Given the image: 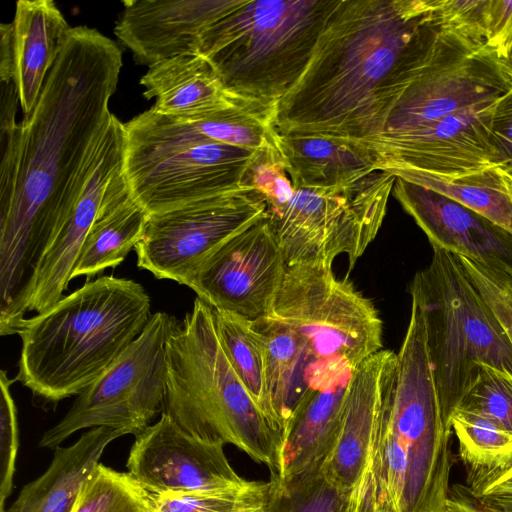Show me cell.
Returning <instances> with one entry per match:
<instances>
[{"mask_svg": "<svg viewBox=\"0 0 512 512\" xmlns=\"http://www.w3.org/2000/svg\"><path fill=\"white\" fill-rule=\"evenodd\" d=\"M496 101L450 114L422 130L357 144L374 153L378 170L394 176L418 172L455 177L496 167L490 133Z\"/></svg>", "mask_w": 512, "mask_h": 512, "instance_id": "9a60e30c", "label": "cell"}, {"mask_svg": "<svg viewBox=\"0 0 512 512\" xmlns=\"http://www.w3.org/2000/svg\"><path fill=\"white\" fill-rule=\"evenodd\" d=\"M339 0H242L201 35L206 58L231 93L277 105L304 72Z\"/></svg>", "mask_w": 512, "mask_h": 512, "instance_id": "8992f818", "label": "cell"}, {"mask_svg": "<svg viewBox=\"0 0 512 512\" xmlns=\"http://www.w3.org/2000/svg\"><path fill=\"white\" fill-rule=\"evenodd\" d=\"M213 313L216 332L228 361L255 402L281 433L269 397L264 344L252 328V320L222 310L213 309Z\"/></svg>", "mask_w": 512, "mask_h": 512, "instance_id": "f1b7e54d", "label": "cell"}, {"mask_svg": "<svg viewBox=\"0 0 512 512\" xmlns=\"http://www.w3.org/2000/svg\"><path fill=\"white\" fill-rule=\"evenodd\" d=\"M478 503L498 512H512V496H496L478 500Z\"/></svg>", "mask_w": 512, "mask_h": 512, "instance_id": "ee69618b", "label": "cell"}, {"mask_svg": "<svg viewBox=\"0 0 512 512\" xmlns=\"http://www.w3.org/2000/svg\"><path fill=\"white\" fill-rule=\"evenodd\" d=\"M140 84L146 99L155 98L154 111L180 120L255 102L228 91L210 62L198 53L149 66Z\"/></svg>", "mask_w": 512, "mask_h": 512, "instance_id": "44dd1931", "label": "cell"}, {"mask_svg": "<svg viewBox=\"0 0 512 512\" xmlns=\"http://www.w3.org/2000/svg\"><path fill=\"white\" fill-rule=\"evenodd\" d=\"M395 177L434 190L512 233V195L499 167L455 177L418 172H399Z\"/></svg>", "mask_w": 512, "mask_h": 512, "instance_id": "83f0119b", "label": "cell"}, {"mask_svg": "<svg viewBox=\"0 0 512 512\" xmlns=\"http://www.w3.org/2000/svg\"><path fill=\"white\" fill-rule=\"evenodd\" d=\"M241 187L259 192L266 201L267 209L285 204L295 191L287 162L277 150H263L255 154L242 178Z\"/></svg>", "mask_w": 512, "mask_h": 512, "instance_id": "d590c367", "label": "cell"}, {"mask_svg": "<svg viewBox=\"0 0 512 512\" xmlns=\"http://www.w3.org/2000/svg\"><path fill=\"white\" fill-rule=\"evenodd\" d=\"M395 180L375 170L343 186L295 189L285 204L267 209L287 266L332 267L346 254L352 268L382 225Z\"/></svg>", "mask_w": 512, "mask_h": 512, "instance_id": "30bf717a", "label": "cell"}, {"mask_svg": "<svg viewBox=\"0 0 512 512\" xmlns=\"http://www.w3.org/2000/svg\"><path fill=\"white\" fill-rule=\"evenodd\" d=\"M124 153V123L111 114L96 144L86 182L45 248L22 296L18 328L28 312L41 313L63 297L105 191L114 175L123 169Z\"/></svg>", "mask_w": 512, "mask_h": 512, "instance_id": "2e32d148", "label": "cell"}, {"mask_svg": "<svg viewBox=\"0 0 512 512\" xmlns=\"http://www.w3.org/2000/svg\"><path fill=\"white\" fill-rule=\"evenodd\" d=\"M348 383L312 390L301 401L283 434L278 475L289 476L325 461L340 430Z\"/></svg>", "mask_w": 512, "mask_h": 512, "instance_id": "4316f807", "label": "cell"}, {"mask_svg": "<svg viewBox=\"0 0 512 512\" xmlns=\"http://www.w3.org/2000/svg\"><path fill=\"white\" fill-rule=\"evenodd\" d=\"M269 316L302 340L316 365L318 390L348 383L383 348V322L373 302L332 267L287 266Z\"/></svg>", "mask_w": 512, "mask_h": 512, "instance_id": "9c48e42d", "label": "cell"}, {"mask_svg": "<svg viewBox=\"0 0 512 512\" xmlns=\"http://www.w3.org/2000/svg\"><path fill=\"white\" fill-rule=\"evenodd\" d=\"M6 371L0 375V512H5V500L11 493L18 451V424L16 404Z\"/></svg>", "mask_w": 512, "mask_h": 512, "instance_id": "74e56055", "label": "cell"}, {"mask_svg": "<svg viewBox=\"0 0 512 512\" xmlns=\"http://www.w3.org/2000/svg\"><path fill=\"white\" fill-rule=\"evenodd\" d=\"M178 323L173 315L154 313L126 351L43 434L40 447L56 449L82 429L111 427L136 436L151 425L163 413L166 342Z\"/></svg>", "mask_w": 512, "mask_h": 512, "instance_id": "8fae6325", "label": "cell"}, {"mask_svg": "<svg viewBox=\"0 0 512 512\" xmlns=\"http://www.w3.org/2000/svg\"><path fill=\"white\" fill-rule=\"evenodd\" d=\"M242 0H125L114 27L137 63L148 67L198 53L202 33Z\"/></svg>", "mask_w": 512, "mask_h": 512, "instance_id": "ac0fdd59", "label": "cell"}, {"mask_svg": "<svg viewBox=\"0 0 512 512\" xmlns=\"http://www.w3.org/2000/svg\"><path fill=\"white\" fill-rule=\"evenodd\" d=\"M251 324L264 344L271 407L283 438L298 405L318 390L316 365L302 340L280 320L266 316Z\"/></svg>", "mask_w": 512, "mask_h": 512, "instance_id": "d4e9b609", "label": "cell"}, {"mask_svg": "<svg viewBox=\"0 0 512 512\" xmlns=\"http://www.w3.org/2000/svg\"><path fill=\"white\" fill-rule=\"evenodd\" d=\"M12 23L13 82L24 115L35 107L71 26L52 0H20Z\"/></svg>", "mask_w": 512, "mask_h": 512, "instance_id": "7402d4cb", "label": "cell"}, {"mask_svg": "<svg viewBox=\"0 0 512 512\" xmlns=\"http://www.w3.org/2000/svg\"><path fill=\"white\" fill-rule=\"evenodd\" d=\"M144 287L106 275L24 318L15 381L57 403L81 394L126 351L152 317Z\"/></svg>", "mask_w": 512, "mask_h": 512, "instance_id": "277c9868", "label": "cell"}, {"mask_svg": "<svg viewBox=\"0 0 512 512\" xmlns=\"http://www.w3.org/2000/svg\"><path fill=\"white\" fill-rule=\"evenodd\" d=\"M225 444L198 439L162 413L135 436L127 468L152 495L216 492L238 489L251 481L237 474Z\"/></svg>", "mask_w": 512, "mask_h": 512, "instance_id": "e0dca14e", "label": "cell"}, {"mask_svg": "<svg viewBox=\"0 0 512 512\" xmlns=\"http://www.w3.org/2000/svg\"><path fill=\"white\" fill-rule=\"evenodd\" d=\"M12 23L0 25V82L13 81Z\"/></svg>", "mask_w": 512, "mask_h": 512, "instance_id": "60d3db41", "label": "cell"}, {"mask_svg": "<svg viewBox=\"0 0 512 512\" xmlns=\"http://www.w3.org/2000/svg\"><path fill=\"white\" fill-rule=\"evenodd\" d=\"M127 435L121 429H88L70 446H58L47 470L26 484L5 512H71L106 447Z\"/></svg>", "mask_w": 512, "mask_h": 512, "instance_id": "603a6c76", "label": "cell"}, {"mask_svg": "<svg viewBox=\"0 0 512 512\" xmlns=\"http://www.w3.org/2000/svg\"><path fill=\"white\" fill-rule=\"evenodd\" d=\"M511 88L512 77L493 50L443 30L431 61L395 103L374 138L422 130L450 114L494 102Z\"/></svg>", "mask_w": 512, "mask_h": 512, "instance_id": "7c38bea8", "label": "cell"}, {"mask_svg": "<svg viewBox=\"0 0 512 512\" xmlns=\"http://www.w3.org/2000/svg\"><path fill=\"white\" fill-rule=\"evenodd\" d=\"M444 30L485 46L490 0H431Z\"/></svg>", "mask_w": 512, "mask_h": 512, "instance_id": "8d00e7d4", "label": "cell"}, {"mask_svg": "<svg viewBox=\"0 0 512 512\" xmlns=\"http://www.w3.org/2000/svg\"><path fill=\"white\" fill-rule=\"evenodd\" d=\"M398 356L396 386L386 400L353 512H445L451 450L442 418L425 326L418 306Z\"/></svg>", "mask_w": 512, "mask_h": 512, "instance_id": "3957f363", "label": "cell"}, {"mask_svg": "<svg viewBox=\"0 0 512 512\" xmlns=\"http://www.w3.org/2000/svg\"><path fill=\"white\" fill-rule=\"evenodd\" d=\"M456 409L481 415L512 434V375L488 365L480 366Z\"/></svg>", "mask_w": 512, "mask_h": 512, "instance_id": "836d02e7", "label": "cell"}, {"mask_svg": "<svg viewBox=\"0 0 512 512\" xmlns=\"http://www.w3.org/2000/svg\"><path fill=\"white\" fill-rule=\"evenodd\" d=\"M393 196L433 248L512 270V233L426 187L396 177Z\"/></svg>", "mask_w": 512, "mask_h": 512, "instance_id": "ffe728a7", "label": "cell"}, {"mask_svg": "<svg viewBox=\"0 0 512 512\" xmlns=\"http://www.w3.org/2000/svg\"><path fill=\"white\" fill-rule=\"evenodd\" d=\"M163 413L190 435L233 444L280 473L282 435L234 371L213 309L198 297L166 342Z\"/></svg>", "mask_w": 512, "mask_h": 512, "instance_id": "5b68a950", "label": "cell"}, {"mask_svg": "<svg viewBox=\"0 0 512 512\" xmlns=\"http://www.w3.org/2000/svg\"><path fill=\"white\" fill-rule=\"evenodd\" d=\"M266 212L264 197L243 187L151 214L134 248L137 266L185 285L206 256Z\"/></svg>", "mask_w": 512, "mask_h": 512, "instance_id": "4fadbf2b", "label": "cell"}, {"mask_svg": "<svg viewBox=\"0 0 512 512\" xmlns=\"http://www.w3.org/2000/svg\"><path fill=\"white\" fill-rule=\"evenodd\" d=\"M124 174L149 215L239 190L258 151L206 137L152 108L124 123Z\"/></svg>", "mask_w": 512, "mask_h": 512, "instance_id": "ba28073f", "label": "cell"}, {"mask_svg": "<svg viewBox=\"0 0 512 512\" xmlns=\"http://www.w3.org/2000/svg\"><path fill=\"white\" fill-rule=\"evenodd\" d=\"M445 512H498L480 503L475 504L464 497H449Z\"/></svg>", "mask_w": 512, "mask_h": 512, "instance_id": "b9f144b4", "label": "cell"}, {"mask_svg": "<svg viewBox=\"0 0 512 512\" xmlns=\"http://www.w3.org/2000/svg\"><path fill=\"white\" fill-rule=\"evenodd\" d=\"M503 172H504V174L506 176V179L508 181L509 188H510L511 195H512V167L509 168V169L503 170Z\"/></svg>", "mask_w": 512, "mask_h": 512, "instance_id": "f6af8a7d", "label": "cell"}, {"mask_svg": "<svg viewBox=\"0 0 512 512\" xmlns=\"http://www.w3.org/2000/svg\"><path fill=\"white\" fill-rule=\"evenodd\" d=\"M450 428L458 439L467 478L497 469L512 457V434L481 415L456 409Z\"/></svg>", "mask_w": 512, "mask_h": 512, "instance_id": "4dcf8cb0", "label": "cell"}, {"mask_svg": "<svg viewBox=\"0 0 512 512\" xmlns=\"http://www.w3.org/2000/svg\"><path fill=\"white\" fill-rule=\"evenodd\" d=\"M149 218L134 198L124 169L111 179L96 218L78 254L72 279L91 278L122 263L141 241Z\"/></svg>", "mask_w": 512, "mask_h": 512, "instance_id": "cb8c5ba5", "label": "cell"}, {"mask_svg": "<svg viewBox=\"0 0 512 512\" xmlns=\"http://www.w3.org/2000/svg\"><path fill=\"white\" fill-rule=\"evenodd\" d=\"M352 493L327 478L323 463L284 477L271 473L263 512H352Z\"/></svg>", "mask_w": 512, "mask_h": 512, "instance_id": "f546056e", "label": "cell"}, {"mask_svg": "<svg viewBox=\"0 0 512 512\" xmlns=\"http://www.w3.org/2000/svg\"><path fill=\"white\" fill-rule=\"evenodd\" d=\"M264 506H265V504L263 506L255 509V510L250 511V512H263L264 511Z\"/></svg>", "mask_w": 512, "mask_h": 512, "instance_id": "bcb514c9", "label": "cell"}, {"mask_svg": "<svg viewBox=\"0 0 512 512\" xmlns=\"http://www.w3.org/2000/svg\"><path fill=\"white\" fill-rule=\"evenodd\" d=\"M280 136L294 189L343 186L378 170L374 153L362 144L319 136Z\"/></svg>", "mask_w": 512, "mask_h": 512, "instance_id": "484cf974", "label": "cell"}, {"mask_svg": "<svg viewBox=\"0 0 512 512\" xmlns=\"http://www.w3.org/2000/svg\"><path fill=\"white\" fill-rule=\"evenodd\" d=\"M467 483L477 500L512 495V457L497 469L467 478Z\"/></svg>", "mask_w": 512, "mask_h": 512, "instance_id": "ab89813d", "label": "cell"}, {"mask_svg": "<svg viewBox=\"0 0 512 512\" xmlns=\"http://www.w3.org/2000/svg\"><path fill=\"white\" fill-rule=\"evenodd\" d=\"M122 67L117 43L72 27L33 110L19 122L12 177L0 192V327L22 296L89 175Z\"/></svg>", "mask_w": 512, "mask_h": 512, "instance_id": "6da1fadb", "label": "cell"}, {"mask_svg": "<svg viewBox=\"0 0 512 512\" xmlns=\"http://www.w3.org/2000/svg\"><path fill=\"white\" fill-rule=\"evenodd\" d=\"M443 33L431 0H339L276 106L281 135L363 143L378 136Z\"/></svg>", "mask_w": 512, "mask_h": 512, "instance_id": "7a4b0ae2", "label": "cell"}, {"mask_svg": "<svg viewBox=\"0 0 512 512\" xmlns=\"http://www.w3.org/2000/svg\"><path fill=\"white\" fill-rule=\"evenodd\" d=\"M494 53L502 68L512 77V29Z\"/></svg>", "mask_w": 512, "mask_h": 512, "instance_id": "7bdbcfd3", "label": "cell"}, {"mask_svg": "<svg viewBox=\"0 0 512 512\" xmlns=\"http://www.w3.org/2000/svg\"><path fill=\"white\" fill-rule=\"evenodd\" d=\"M71 512H155L154 497L129 472L99 463Z\"/></svg>", "mask_w": 512, "mask_h": 512, "instance_id": "1f68e13d", "label": "cell"}, {"mask_svg": "<svg viewBox=\"0 0 512 512\" xmlns=\"http://www.w3.org/2000/svg\"><path fill=\"white\" fill-rule=\"evenodd\" d=\"M409 288L421 311L442 418H450L482 365L512 375V344L458 257L433 248ZM452 431V430H451Z\"/></svg>", "mask_w": 512, "mask_h": 512, "instance_id": "52a82bcc", "label": "cell"}, {"mask_svg": "<svg viewBox=\"0 0 512 512\" xmlns=\"http://www.w3.org/2000/svg\"><path fill=\"white\" fill-rule=\"evenodd\" d=\"M491 144L496 167H512V88L495 103L491 119Z\"/></svg>", "mask_w": 512, "mask_h": 512, "instance_id": "f35d334b", "label": "cell"}, {"mask_svg": "<svg viewBox=\"0 0 512 512\" xmlns=\"http://www.w3.org/2000/svg\"><path fill=\"white\" fill-rule=\"evenodd\" d=\"M286 269L266 212L206 256L185 286L213 309L253 321L271 314Z\"/></svg>", "mask_w": 512, "mask_h": 512, "instance_id": "5bb4252c", "label": "cell"}, {"mask_svg": "<svg viewBox=\"0 0 512 512\" xmlns=\"http://www.w3.org/2000/svg\"><path fill=\"white\" fill-rule=\"evenodd\" d=\"M269 482L216 492L174 493L154 496L155 512H250L266 503Z\"/></svg>", "mask_w": 512, "mask_h": 512, "instance_id": "d6a6232c", "label": "cell"}, {"mask_svg": "<svg viewBox=\"0 0 512 512\" xmlns=\"http://www.w3.org/2000/svg\"><path fill=\"white\" fill-rule=\"evenodd\" d=\"M456 256L512 344V270L491 267L473 259Z\"/></svg>", "mask_w": 512, "mask_h": 512, "instance_id": "e575fe53", "label": "cell"}, {"mask_svg": "<svg viewBox=\"0 0 512 512\" xmlns=\"http://www.w3.org/2000/svg\"><path fill=\"white\" fill-rule=\"evenodd\" d=\"M398 356L382 349L361 363L348 383L336 442L323 462L327 478L353 492L366 469L383 406L395 389Z\"/></svg>", "mask_w": 512, "mask_h": 512, "instance_id": "d6986e66", "label": "cell"}]
</instances>
